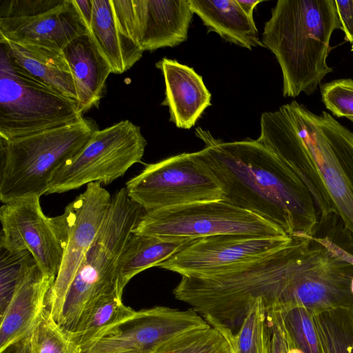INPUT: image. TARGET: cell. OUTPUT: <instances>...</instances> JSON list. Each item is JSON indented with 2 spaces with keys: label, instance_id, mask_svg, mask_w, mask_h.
I'll return each mask as SVG.
<instances>
[{
  "label": "cell",
  "instance_id": "6da1fadb",
  "mask_svg": "<svg viewBox=\"0 0 353 353\" xmlns=\"http://www.w3.org/2000/svg\"><path fill=\"white\" fill-rule=\"evenodd\" d=\"M198 151L219 180L222 200L270 221L287 235L314 236L319 223L314 199L304 183L256 140L223 142L201 128Z\"/></svg>",
  "mask_w": 353,
  "mask_h": 353
},
{
  "label": "cell",
  "instance_id": "7a4b0ae2",
  "mask_svg": "<svg viewBox=\"0 0 353 353\" xmlns=\"http://www.w3.org/2000/svg\"><path fill=\"white\" fill-rule=\"evenodd\" d=\"M341 29L335 0H279L262 35L283 75V95H310L333 71L327 63L332 33Z\"/></svg>",
  "mask_w": 353,
  "mask_h": 353
},
{
  "label": "cell",
  "instance_id": "3957f363",
  "mask_svg": "<svg viewBox=\"0 0 353 353\" xmlns=\"http://www.w3.org/2000/svg\"><path fill=\"white\" fill-rule=\"evenodd\" d=\"M145 211L122 188L112 196L100 230L66 294L59 325L69 337L101 299L117 293L116 268L123 248Z\"/></svg>",
  "mask_w": 353,
  "mask_h": 353
},
{
  "label": "cell",
  "instance_id": "277c9868",
  "mask_svg": "<svg viewBox=\"0 0 353 353\" xmlns=\"http://www.w3.org/2000/svg\"><path fill=\"white\" fill-rule=\"evenodd\" d=\"M98 130L83 118L63 127L25 137L0 138V200L46 194L58 170L74 157Z\"/></svg>",
  "mask_w": 353,
  "mask_h": 353
},
{
  "label": "cell",
  "instance_id": "5b68a950",
  "mask_svg": "<svg viewBox=\"0 0 353 353\" xmlns=\"http://www.w3.org/2000/svg\"><path fill=\"white\" fill-rule=\"evenodd\" d=\"M83 118L77 101L30 74L0 44V138L25 137Z\"/></svg>",
  "mask_w": 353,
  "mask_h": 353
},
{
  "label": "cell",
  "instance_id": "8992f818",
  "mask_svg": "<svg viewBox=\"0 0 353 353\" xmlns=\"http://www.w3.org/2000/svg\"><path fill=\"white\" fill-rule=\"evenodd\" d=\"M281 107L310 152L353 241V132L327 112L314 114L296 101Z\"/></svg>",
  "mask_w": 353,
  "mask_h": 353
},
{
  "label": "cell",
  "instance_id": "52a82bcc",
  "mask_svg": "<svg viewBox=\"0 0 353 353\" xmlns=\"http://www.w3.org/2000/svg\"><path fill=\"white\" fill-rule=\"evenodd\" d=\"M146 145L140 128L129 120L97 130L54 174L46 194L66 192L91 183L108 185L141 161Z\"/></svg>",
  "mask_w": 353,
  "mask_h": 353
},
{
  "label": "cell",
  "instance_id": "ba28073f",
  "mask_svg": "<svg viewBox=\"0 0 353 353\" xmlns=\"http://www.w3.org/2000/svg\"><path fill=\"white\" fill-rule=\"evenodd\" d=\"M132 233L190 239L222 234L287 235L270 221L222 199L145 212Z\"/></svg>",
  "mask_w": 353,
  "mask_h": 353
},
{
  "label": "cell",
  "instance_id": "9c48e42d",
  "mask_svg": "<svg viewBox=\"0 0 353 353\" xmlns=\"http://www.w3.org/2000/svg\"><path fill=\"white\" fill-rule=\"evenodd\" d=\"M129 198L145 212L221 200V185L197 152L182 153L148 164L127 183Z\"/></svg>",
  "mask_w": 353,
  "mask_h": 353
},
{
  "label": "cell",
  "instance_id": "30bf717a",
  "mask_svg": "<svg viewBox=\"0 0 353 353\" xmlns=\"http://www.w3.org/2000/svg\"><path fill=\"white\" fill-rule=\"evenodd\" d=\"M111 196L100 183H89L61 215L52 217L63 248V258L46 307L57 323L66 294L97 236Z\"/></svg>",
  "mask_w": 353,
  "mask_h": 353
},
{
  "label": "cell",
  "instance_id": "8fae6325",
  "mask_svg": "<svg viewBox=\"0 0 353 353\" xmlns=\"http://www.w3.org/2000/svg\"><path fill=\"white\" fill-rule=\"evenodd\" d=\"M88 30L73 0H1L0 39L57 52Z\"/></svg>",
  "mask_w": 353,
  "mask_h": 353
},
{
  "label": "cell",
  "instance_id": "7c38bea8",
  "mask_svg": "<svg viewBox=\"0 0 353 353\" xmlns=\"http://www.w3.org/2000/svg\"><path fill=\"white\" fill-rule=\"evenodd\" d=\"M192 309L164 306L135 311L80 349V353H116L132 350L154 353L172 339L189 330L210 326Z\"/></svg>",
  "mask_w": 353,
  "mask_h": 353
},
{
  "label": "cell",
  "instance_id": "4fadbf2b",
  "mask_svg": "<svg viewBox=\"0 0 353 353\" xmlns=\"http://www.w3.org/2000/svg\"><path fill=\"white\" fill-rule=\"evenodd\" d=\"M291 236L222 234L193 239L157 265L181 276L212 275L259 259Z\"/></svg>",
  "mask_w": 353,
  "mask_h": 353
},
{
  "label": "cell",
  "instance_id": "5bb4252c",
  "mask_svg": "<svg viewBox=\"0 0 353 353\" xmlns=\"http://www.w3.org/2000/svg\"><path fill=\"white\" fill-rule=\"evenodd\" d=\"M124 32L143 50L174 47L187 40L193 16L190 0H112Z\"/></svg>",
  "mask_w": 353,
  "mask_h": 353
},
{
  "label": "cell",
  "instance_id": "9a60e30c",
  "mask_svg": "<svg viewBox=\"0 0 353 353\" xmlns=\"http://www.w3.org/2000/svg\"><path fill=\"white\" fill-rule=\"evenodd\" d=\"M0 246L29 251L39 268L56 279L63 248L52 218L42 211L40 197H24L3 203L0 208Z\"/></svg>",
  "mask_w": 353,
  "mask_h": 353
},
{
  "label": "cell",
  "instance_id": "2e32d148",
  "mask_svg": "<svg viewBox=\"0 0 353 353\" xmlns=\"http://www.w3.org/2000/svg\"><path fill=\"white\" fill-rule=\"evenodd\" d=\"M260 135L257 140L274 153L306 185L317 208L319 223L336 214L334 205L301 137L281 106L261 116Z\"/></svg>",
  "mask_w": 353,
  "mask_h": 353
},
{
  "label": "cell",
  "instance_id": "e0dca14e",
  "mask_svg": "<svg viewBox=\"0 0 353 353\" xmlns=\"http://www.w3.org/2000/svg\"><path fill=\"white\" fill-rule=\"evenodd\" d=\"M164 77L170 121L182 129L193 127L204 110L211 105V94L201 76L192 68L176 60L163 58L156 63Z\"/></svg>",
  "mask_w": 353,
  "mask_h": 353
},
{
  "label": "cell",
  "instance_id": "ac0fdd59",
  "mask_svg": "<svg viewBox=\"0 0 353 353\" xmlns=\"http://www.w3.org/2000/svg\"><path fill=\"white\" fill-rule=\"evenodd\" d=\"M54 280L37 265L17 290L0 314V352L33 332Z\"/></svg>",
  "mask_w": 353,
  "mask_h": 353
},
{
  "label": "cell",
  "instance_id": "d6986e66",
  "mask_svg": "<svg viewBox=\"0 0 353 353\" xmlns=\"http://www.w3.org/2000/svg\"><path fill=\"white\" fill-rule=\"evenodd\" d=\"M74 80L81 112L98 106L111 68L88 32L71 41L62 50Z\"/></svg>",
  "mask_w": 353,
  "mask_h": 353
},
{
  "label": "cell",
  "instance_id": "ffe728a7",
  "mask_svg": "<svg viewBox=\"0 0 353 353\" xmlns=\"http://www.w3.org/2000/svg\"><path fill=\"white\" fill-rule=\"evenodd\" d=\"M92 17L88 32L109 63L112 73L122 74L142 57L143 50L122 30L112 0H92Z\"/></svg>",
  "mask_w": 353,
  "mask_h": 353
},
{
  "label": "cell",
  "instance_id": "44dd1931",
  "mask_svg": "<svg viewBox=\"0 0 353 353\" xmlns=\"http://www.w3.org/2000/svg\"><path fill=\"white\" fill-rule=\"evenodd\" d=\"M11 59L30 74L61 94L77 101L70 67L62 52L0 39Z\"/></svg>",
  "mask_w": 353,
  "mask_h": 353
},
{
  "label": "cell",
  "instance_id": "7402d4cb",
  "mask_svg": "<svg viewBox=\"0 0 353 353\" xmlns=\"http://www.w3.org/2000/svg\"><path fill=\"white\" fill-rule=\"evenodd\" d=\"M191 8L207 27L230 43L250 50L265 47L260 41L252 17L241 9L236 0H190Z\"/></svg>",
  "mask_w": 353,
  "mask_h": 353
},
{
  "label": "cell",
  "instance_id": "603a6c76",
  "mask_svg": "<svg viewBox=\"0 0 353 353\" xmlns=\"http://www.w3.org/2000/svg\"><path fill=\"white\" fill-rule=\"evenodd\" d=\"M193 239L132 233L119 259L116 282L123 294L125 285L141 272L157 267Z\"/></svg>",
  "mask_w": 353,
  "mask_h": 353
},
{
  "label": "cell",
  "instance_id": "cb8c5ba5",
  "mask_svg": "<svg viewBox=\"0 0 353 353\" xmlns=\"http://www.w3.org/2000/svg\"><path fill=\"white\" fill-rule=\"evenodd\" d=\"M135 312L122 301V296L114 293L99 299L86 313L77 331L70 336L79 350L112 326Z\"/></svg>",
  "mask_w": 353,
  "mask_h": 353
},
{
  "label": "cell",
  "instance_id": "d4e9b609",
  "mask_svg": "<svg viewBox=\"0 0 353 353\" xmlns=\"http://www.w3.org/2000/svg\"><path fill=\"white\" fill-rule=\"evenodd\" d=\"M321 353H353V312L335 308L312 314Z\"/></svg>",
  "mask_w": 353,
  "mask_h": 353
},
{
  "label": "cell",
  "instance_id": "484cf974",
  "mask_svg": "<svg viewBox=\"0 0 353 353\" xmlns=\"http://www.w3.org/2000/svg\"><path fill=\"white\" fill-rule=\"evenodd\" d=\"M219 331L228 341L232 353H270L267 314L260 299L252 302L235 334L229 330Z\"/></svg>",
  "mask_w": 353,
  "mask_h": 353
},
{
  "label": "cell",
  "instance_id": "4316f807",
  "mask_svg": "<svg viewBox=\"0 0 353 353\" xmlns=\"http://www.w3.org/2000/svg\"><path fill=\"white\" fill-rule=\"evenodd\" d=\"M0 314L38 265L27 250H13L0 246Z\"/></svg>",
  "mask_w": 353,
  "mask_h": 353
},
{
  "label": "cell",
  "instance_id": "83f0119b",
  "mask_svg": "<svg viewBox=\"0 0 353 353\" xmlns=\"http://www.w3.org/2000/svg\"><path fill=\"white\" fill-rule=\"evenodd\" d=\"M154 353H232L225 336L210 325L185 332L168 341Z\"/></svg>",
  "mask_w": 353,
  "mask_h": 353
},
{
  "label": "cell",
  "instance_id": "f1b7e54d",
  "mask_svg": "<svg viewBox=\"0 0 353 353\" xmlns=\"http://www.w3.org/2000/svg\"><path fill=\"white\" fill-rule=\"evenodd\" d=\"M279 310L288 335L301 353H321L312 314L299 307Z\"/></svg>",
  "mask_w": 353,
  "mask_h": 353
},
{
  "label": "cell",
  "instance_id": "f546056e",
  "mask_svg": "<svg viewBox=\"0 0 353 353\" xmlns=\"http://www.w3.org/2000/svg\"><path fill=\"white\" fill-rule=\"evenodd\" d=\"M37 353H80L79 348L54 320L46 307L33 330Z\"/></svg>",
  "mask_w": 353,
  "mask_h": 353
},
{
  "label": "cell",
  "instance_id": "4dcf8cb0",
  "mask_svg": "<svg viewBox=\"0 0 353 353\" xmlns=\"http://www.w3.org/2000/svg\"><path fill=\"white\" fill-rule=\"evenodd\" d=\"M325 108L337 117L353 118V80L341 79L321 86Z\"/></svg>",
  "mask_w": 353,
  "mask_h": 353
},
{
  "label": "cell",
  "instance_id": "1f68e13d",
  "mask_svg": "<svg viewBox=\"0 0 353 353\" xmlns=\"http://www.w3.org/2000/svg\"><path fill=\"white\" fill-rule=\"evenodd\" d=\"M270 335V353H285L286 332L281 311L273 310L266 312Z\"/></svg>",
  "mask_w": 353,
  "mask_h": 353
},
{
  "label": "cell",
  "instance_id": "d6a6232c",
  "mask_svg": "<svg viewBox=\"0 0 353 353\" xmlns=\"http://www.w3.org/2000/svg\"><path fill=\"white\" fill-rule=\"evenodd\" d=\"M335 3L341 30L344 32L345 41L350 43L353 52V0H335Z\"/></svg>",
  "mask_w": 353,
  "mask_h": 353
},
{
  "label": "cell",
  "instance_id": "836d02e7",
  "mask_svg": "<svg viewBox=\"0 0 353 353\" xmlns=\"http://www.w3.org/2000/svg\"><path fill=\"white\" fill-rule=\"evenodd\" d=\"M310 237L325 248L330 254L340 261H343L351 265L353 267V254L345 250L328 236L316 237L310 236Z\"/></svg>",
  "mask_w": 353,
  "mask_h": 353
},
{
  "label": "cell",
  "instance_id": "e575fe53",
  "mask_svg": "<svg viewBox=\"0 0 353 353\" xmlns=\"http://www.w3.org/2000/svg\"><path fill=\"white\" fill-rule=\"evenodd\" d=\"M0 353H37L33 332Z\"/></svg>",
  "mask_w": 353,
  "mask_h": 353
},
{
  "label": "cell",
  "instance_id": "d590c367",
  "mask_svg": "<svg viewBox=\"0 0 353 353\" xmlns=\"http://www.w3.org/2000/svg\"><path fill=\"white\" fill-rule=\"evenodd\" d=\"M73 1L88 30L92 17L93 6L92 0H73Z\"/></svg>",
  "mask_w": 353,
  "mask_h": 353
},
{
  "label": "cell",
  "instance_id": "8d00e7d4",
  "mask_svg": "<svg viewBox=\"0 0 353 353\" xmlns=\"http://www.w3.org/2000/svg\"><path fill=\"white\" fill-rule=\"evenodd\" d=\"M241 9L247 15L253 18V10L256 6L262 0H236Z\"/></svg>",
  "mask_w": 353,
  "mask_h": 353
},
{
  "label": "cell",
  "instance_id": "74e56055",
  "mask_svg": "<svg viewBox=\"0 0 353 353\" xmlns=\"http://www.w3.org/2000/svg\"><path fill=\"white\" fill-rule=\"evenodd\" d=\"M116 353H140V352H135V351H132V350H126V351L118 352H116Z\"/></svg>",
  "mask_w": 353,
  "mask_h": 353
},
{
  "label": "cell",
  "instance_id": "f35d334b",
  "mask_svg": "<svg viewBox=\"0 0 353 353\" xmlns=\"http://www.w3.org/2000/svg\"><path fill=\"white\" fill-rule=\"evenodd\" d=\"M350 290H351L352 293L353 294V279L351 281Z\"/></svg>",
  "mask_w": 353,
  "mask_h": 353
},
{
  "label": "cell",
  "instance_id": "ab89813d",
  "mask_svg": "<svg viewBox=\"0 0 353 353\" xmlns=\"http://www.w3.org/2000/svg\"><path fill=\"white\" fill-rule=\"evenodd\" d=\"M350 309L352 310V311L353 312V305H352V307H350Z\"/></svg>",
  "mask_w": 353,
  "mask_h": 353
},
{
  "label": "cell",
  "instance_id": "60d3db41",
  "mask_svg": "<svg viewBox=\"0 0 353 353\" xmlns=\"http://www.w3.org/2000/svg\"><path fill=\"white\" fill-rule=\"evenodd\" d=\"M350 121H352L353 122V118L350 119Z\"/></svg>",
  "mask_w": 353,
  "mask_h": 353
}]
</instances>
